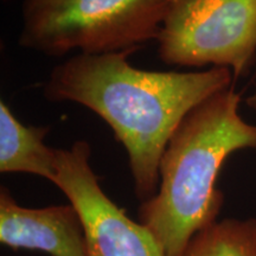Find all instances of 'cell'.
<instances>
[{
    "label": "cell",
    "mask_w": 256,
    "mask_h": 256,
    "mask_svg": "<svg viewBox=\"0 0 256 256\" xmlns=\"http://www.w3.org/2000/svg\"><path fill=\"white\" fill-rule=\"evenodd\" d=\"M156 40L166 64H212L238 78L255 60L256 0H176Z\"/></svg>",
    "instance_id": "277c9868"
},
{
    "label": "cell",
    "mask_w": 256,
    "mask_h": 256,
    "mask_svg": "<svg viewBox=\"0 0 256 256\" xmlns=\"http://www.w3.org/2000/svg\"><path fill=\"white\" fill-rule=\"evenodd\" d=\"M246 102H247V104L249 106V107L256 110V89H255V92H252L250 96H249L247 100H246Z\"/></svg>",
    "instance_id": "9c48e42d"
},
{
    "label": "cell",
    "mask_w": 256,
    "mask_h": 256,
    "mask_svg": "<svg viewBox=\"0 0 256 256\" xmlns=\"http://www.w3.org/2000/svg\"><path fill=\"white\" fill-rule=\"evenodd\" d=\"M0 243L50 256H88L82 220L72 204L22 206L4 186L0 190Z\"/></svg>",
    "instance_id": "8992f818"
},
{
    "label": "cell",
    "mask_w": 256,
    "mask_h": 256,
    "mask_svg": "<svg viewBox=\"0 0 256 256\" xmlns=\"http://www.w3.org/2000/svg\"><path fill=\"white\" fill-rule=\"evenodd\" d=\"M182 256H256V218H224L200 230Z\"/></svg>",
    "instance_id": "ba28073f"
},
{
    "label": "cell",
    "mask_w": 256,
    "mask_h": 256,
    "mask_svg": "<svg viewBox=\"0 0 256 256\" xmlns=\"http://www.w3.org/2000/svg\"><path fill=\"white\" fill-rule=\"evenodd\" d=\"M92 148L78 140L57 148V188L81 217L88 256H168L151 230L106 194L90 164Z\"/></svg>",
    "instance_id": "5b68a950"
},
{
    "label": "cell",
    "mask_w": 256,
    "mask_h": 256,
    "mask_svg": "<svg viewBox=\"0 0 256 256\" xmlns=\"http://www.w3.org/2000/svg\"><path fill=\"white\" fill-rule=\"evenodd\" d=\"M176 0H23L19 46L58 57L104 55L156 40Z\"/></svg>",
    "instance_id": "3957f363"
},
{
    "label": "cell",
    "mask_w": 256,
    "mask_h": 256,
    "mask_svg": "<svg viewBox=\"0 0 256 256\" xmlns=\"http://www.w3.org/2000/svg\"><path fill=\"white\" fill-rule=\"evenodd\" d=\"M133 52L70 57L52 69L43 92L46 100L80 104L107 122L126 150L142 203L158 190L160 162L174 130L194 107L230 88L232 72L222 66L148 72L130 63Z\"/></svg>",
    "instance_id": "6da1fadb"
},
{
    "label": "cell",
    "mask_w": 256,
    "mask_h": 256,
    "mask_svg": "<svg viewBox=\"0 0 256 256\" xmlns=\"http://www.w3.org/2000/svg\"><path fill=\"white\" fill-rule=\"evenodd\" d=\"M50 127L25 126L0 102V172L28 174L55 183L57 148L44 142Z\"/></svg>",
    "instance_id": "52a82bcc"
},
{
    "label": "cell",
    "mask_w": 256,
    "mask_h": 256,
    "mask_svg": "<svg viewBox=\"0 0 256 256\" xmlns=\"http://www.w3.org/2000/svg\"><path fill=\"white\" fill-rule=\"evenodd\" d=\"M241 95L224 89L194 107L174 130L160 162L156 194L139 218L168 256H182L190 240L217 220L223 194L217 177L228 156L256 150V124L238 114Z\"/></svg>",
    "instance_id": "7a4b0ae2"
}]
</instances>
